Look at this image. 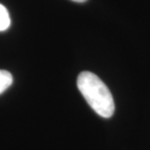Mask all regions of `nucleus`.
Wrapping results in <instances>:
<instances>
[{"instance_id":"f257e3e1","label":"nucleus","mask_w":150,"mask_h":150,"mask_svg":"<svg viewBox=\"0 0 150 150\" xmlns=\"http://www.w3.org/2000/svg\"><path fill=\"white\" fill-rule=\"evenodd\" d=\"M77 87L94 111L103 118H110L115 110L113 97L107 86L97 75L83 71L78 75Z\"/></svg>"},{"instance_id":"7ed1b4c3","label":"nucleus","mask_w":150,"mask_h":150,"mask_svg":"<svg viewBox=\"0 0 150 150\" xmlns=\"http://www.w3.org/2000/svg\"><path fill=\"white\" fill-rule=\"evenodd\" d=\"M11 20L9 12L2 4H0V31H4L10 26Z\"/></svg>"},{"instance_id":"f03ea898","label":"nucleus","mask_w":150,"mask_h":150,"mask_svg":"<svg viewBox=\"0 0 150 150\" xmlns=\"http://www.w3.org/2000/svg\"><path fill=\"white\" fill-rule=\"evenodd\" d=\"M13 83V76L7 70L0 69V95L5 92Z\"/></svg>"},{"instance_id":"20e7f679","label":"nucleus","mask_w":150,"mask_h":150,"mask_svg":"<svg viewBox=\"0 0 150 150\" xmlns=\"http://www.w3.org/2000/svg\"><path fill=\"white\" fill-rule=\"evenodd\" d=\"M71 1H74V2H79V3H83V2H86L87 0H71Z\"/></svg>"}]
</instances>
